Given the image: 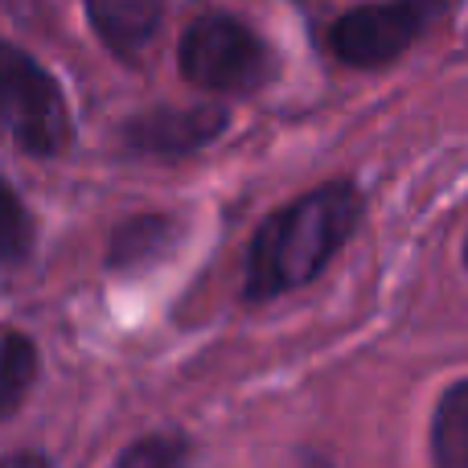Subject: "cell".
I'll return each mask as SVG.
<instances>
[{"label":"cell","instance_id":"cell-1","mask_svg":"<svg viewBox=\"0 0 468 468\" xmlns=\"http://www.w3.org/2000/svg\"><path fill=\"white\" fill-rule=\"evenodd\" d=\"M362 210V194L349 181L321 186L283 210H275L250 239L242 296L275 300L292 288L313 283L349 242V234L357 230Z\"/></svg>","mask_w":468,"mask_h":468},{"label":"cell","instance_id":"cell-2","mask_svg":"<svg viewBox=\"0 0 468 468\" xmlns=\"http://www.w3.org/2000/svg\"><path fill=\"white\" fill-rule=\"evenodd\" d=\"M0 140L33 156H54L70 140V112L58 82L16 46H0Z\"/></svg>","mask_w":468,"mask_h":468},{"label":"cell","instance_id":"cell-3","mask_svg":"<svg viewBox=\"0 0 468 468\" xmlns=\"http://www.w3.org/2000/svg\"><path fill=\"white\" fill-rule=\"evenodd\" d=\"M181 74L194 87L214 95H242L263 87L271 74V54L242 21L222 13H210L181 33Z\"/></svg>","mask_w":468,"mask_h":468},{"label":"cell","instance_id":"cell-4","mask_svg":"<svg viewBox=\"0 0 468 468\" xmlns=\"http://www.w3.org/2000/svg\"><path fill=\"white\" fill-rule=\"evenodd\" d=\"M436 0H382L337 16L329 46L349 66H387L399 58L436 16Z\"/></svg>","mask_w":468,"mask_h":468},{"label":"cell","instance_id":"cell-5","mask_svg":"<svg viewBox=\"0 0 468 468\" xmlns=\"http://www.w3.org/2000/svg\"><path fill=\"white\" fill-rule=\"evenodd\" d=\"M227 128V107L194 103V107H156L123 128L128 144L148 156H186L206 148Z\"/></svg>","mask_w":468,"mask_h":468},{"label":"cell","instance_id":"cell-6","mask_svg":"<svg viewBox=\"0 0 468 468\" xmlns=\"http://www.w3.org/2000/svg\"><path fill=\"white\" fill-rule=\"evenodd\" d=\"M431 468H468V378L440 395L431 415Z\"/></svg>","mask_w":468,"mask_h":468},{"label":"cell","instance_id":"cell-7","mask_svg":"<svg viewBox=\"0 0 468 468\" xmlns=\"http://www.w3.org/2000/svg\"><path fill=\"white\" fill-rule=\"evenodd\" d=\"M90 16H95L99 33L107 46L132 54L140 49L156 29V5L153 0H90Z\"/></svg>","mask_w":468,"mask_h":468},{"label":"cell","instance_id":"cell-8","mask_svg":"<svg viewBox=\"0 0 468 468\" xmlns=\"http://www.w3.org/2000/svg\"><path fill=\"white\" fill-rule=\"evenodd\" d=\"M173 242V222L161 214H148V218H132L112 234V250H107V263L115 271H132V267L153 263L156 255H165Z\"/></svg>","mask_w":468,"mask_h":468},{"label":"cell","instance_id":"cell-9","mask_svg":"<svg viewBox=\"0 0 468 468\" xmlns=\"http://www.w3.org/2000/svg\"><path fill=\"white\" fill-rule=\"evenodd\" d=\"M33 378H37V349H33V341L16 329H0V420L21 407Z\"/></svg>","mask_w":468,"mask_h":468},{"label":"cell","instance_id":"cell-10","mask_svg":"<svg viewBox=\"0 0 468 468\" xmlns=\"http://www.w3.org/2000/svg\"><path fill=\"white\" fill-rule=\"evenodd\" d=\"M33 247V222L29 210L21 206V197L0 181V275L13 271L16 263H25Z\"/></svg>","mask_w":468,"mask_h":468},{"label":"cell","instance_id":"cell-11","mask_svg":"<svg viewBox=\"0 0 468 468\" xmlns=\"http://www.w3.org/2000/svg\"><path fill=\"white\" fill-rule=\"evenodd\" d=\"M112 468H189V444L181 436H144L123 448Z\"/></svg>","mask_w":468,"mask_h":468},{"label":"cell","instance_id":"cell-12","mask_svg":"<svg viewBox=\"0 0 468 468\" xmlns=\"http://www.w3.org/2000/svg\"><path fill=\"white\" fill-rule=\"evenodd\" d=\"M0 468H49V461L41 452H13L0 461Z\"/></svg>","mask_w":468,"mask_h":468},{"label":"cell","instance_id":"cell-13","mask_svg":"<svg viewBox=\"0 0 468 468\" xmlns=\"http://www.w3.org/2000/svg\"><path fill=\"white\" fill-rule=\"evenodd\" d=\"M464 267H468V239H464Z\"/></svg>","mask_w":468,"mask_h":468}]
</instances>
